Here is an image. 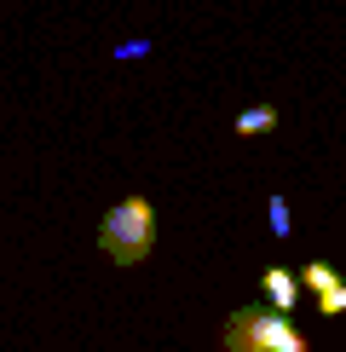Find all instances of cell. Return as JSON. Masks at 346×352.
<instances>
[{"instance_id": "obj_5", "label": "cell", "mask_w": 346, "mask_h": 352, "mask_svg": "<svg viewBox=\"0 0 346 352\" xmlns=\"http://www.w3.org/2000/svg\"><path fill=\"white\" fill-rule=\"evenodd\" d=\"M271 127H277V110L271 104H254V110L237 116V139H260V133H271Z\"/></svg>"}, {"instance_id": "obj_6", "label": "cell", "mask_w": 346, "mask_h": 352, "mask_svg": "<svg viewBox=\"0 0 346 352\" xmlns=\"http://www.w3.org/2000/svg\"><path fill=\"white\" fill-rule=\"evenodd\" d=\"M266 219H271V237H288V197H271Z\"/></svg>"}, {"instance_id": "obj_1", "label": "cell", "mask_w": 346, "mask_h": 352, "mask_svg": "<svg viewBox=\"0 0 346 352\" xmlns=\"http://www.w3.org/2000/svg\"><path fill=\"white\" fill-rule=\"evenodd\" d=\"M98 248L115 260V266H144L156 248V208L150 197H122L98 226Z\"/></svg>"}, {"instance_id": "obj_4", "label": "cell", "mask_w": 346, "mask_h": 352, "mask_svg": "<svg viewBox=\"0 0 346 352\" xmlns=\"http://www.w3.org/2000/svg\"><path fill=\"white\" fill-rule=\"evenodd\" d=\"M260 295H266L271 312H295V300H300V272L266 266V272H260Z\"/></svg>"}, {"instance_id": "obj_2", "label": "cell", "mask_w": 346, "mask_h": 352, "mask_svg": "<svg viewBox=\"0 0 346 352\" xmlns=\"http://www.w3.org/2000/svg\"><path fill=\"white\" fill-rule=\"evenodd\" d=\"M225 352H312L306 335L288 324V312H271V306H242V312L225 318L220 329Z\"/></svg>"}, {"instance_id": "obj_3", "label": "cell", "mask_w": 346, "mask_h": 352, "mask_svg": "<svg viewBox=\"0 0 346 352\" xmlns=\"http://www.w3.org/2000/svg\"><path fill=\"white\" fill-rule=\"evenodd\" d=\"M300 289H312V295H317V312H323V318H341L346 312V277L329 266V260L300 266Z\"/></svg>"}, {"instance_id": "obj_7", "label": "cell", "mask_w": 346, "mask_h": 352, "mask_svg": "<svg viewBox=\"0 0 346 352\" xmlns=\"http://www.w3.org/2000/svg\"><path fill=\"white\" fill-rule=\"evenodd\" d=\"M115 64H133V58H150V35H139V41H122V47L110 52Z\"/></svg>"}]
</instances>
